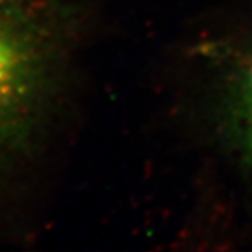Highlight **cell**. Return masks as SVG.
Here are the masks:
<instances>
[{
    "mask_svg": "<svg viewBox=\"0 0 252 252\" xmlns=\"http://www.w3.org/2000/svg\"><path fill=\"white\" fill-rule=\"evenodd\" d=\"M64 28L56 0H0V165L27 147L45 118Z\"/></svg>",
    "mask_w": 252,
    "mask_h": 252,
    "instance_id": "cell-1",
    "label": "cell"
},
{
    "mask_svg": "<svg viewBox=\"0 0 252 252\" xmlns=\"http://www.w3.org/2000/svg\"><path fill=\"white\" fill-rule=\"evenodd\" d=\"M233 117L244 152L252 161V58L245 63L235 83Z\"/></svg>",
    "mask_w": 252,
    "mask_h": 252,
    "instance_id": "cell-2",
    "label": "cell"
}]
</instances>
